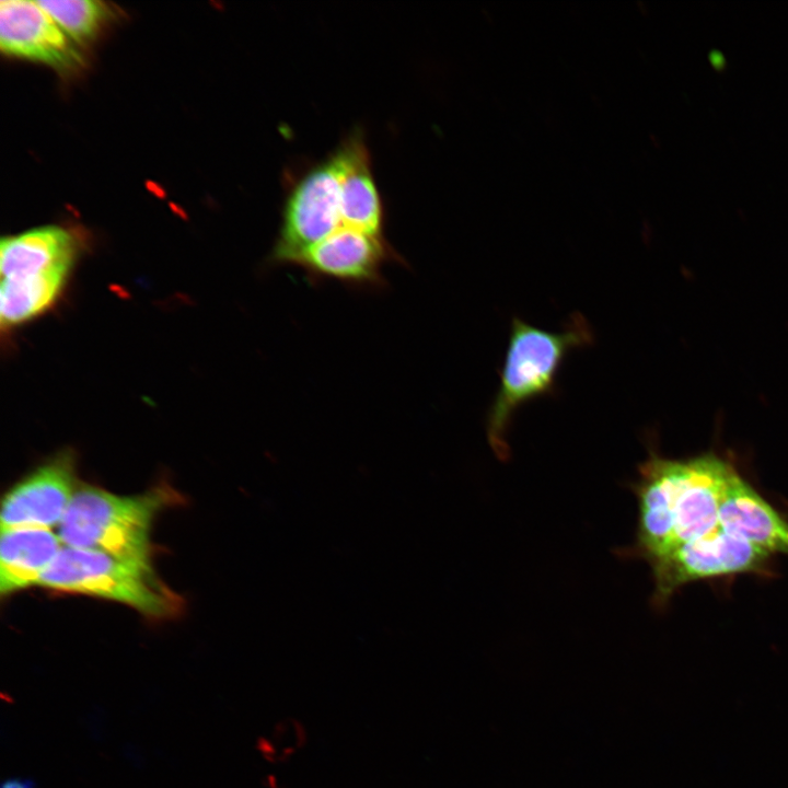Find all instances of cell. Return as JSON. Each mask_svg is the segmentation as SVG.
I'll use <instances>...</instances> for the list:
<instances>
[{"label": "cell", "mask_w": 788, "mask_h": 788, "mask_svg": "<svg viewBox=\"0 0 788 788\" xmlns=\"http://www.w3.org/2000/svg\"><path fill=\"white\" fill-rule=\"evenodd\" d=\"M63 544L47 528L1 530L0 593L2 596L38 583Z\"/></svg>", "instance_id": "obj_13"}, {"label": "cell", "mask_w": 788, "mask_h": 788, "mask_svg": "<svg viewBox=\"0 0 788 788\" xmlns=\"http://www.w3.org/2000/svg\"><path fill=\"white\" fill-rule=\"evenodd\" d=\"M178 499L177 493L166 485L134 496L82 485L77 488L57 534L65 546L150 564L152 521Z\"/></svg>", "instance_id": "obj_3"}, {"label": "cell", "mask_w": 788, "mask_h": 788, "mask_svg": "<svg viewBox=\"0 0 788 788\" xmlns=\"http://www.w3.org/2000/svg\"><path fill=\"white\" fill-rule=\"evenodd\" d=\"M332 154L339 174L343 228L384 236V205L363 132L354 130Z\"/></svg>", "instance_id": "obj_11"}, {"label": "cell", "mask_w": 788, "mask_h": 788, "mask_svg": "<svg viewBox=\"0 0 788 788\" xmlns=\"http://www.w3.org/2000/svg\"><path fill=\"white\" fill-rule=\"evenodd\" d=\"M772 555L720 526L650 560L652 604L664 607L682 587L707 579L763 572Z\"/></svg>", "instance_id": "obj_5"}, {"label": "cell", "mask_w": 788, "mask_h": 788, "mask_svg": "<svg viewBox=\"0 0 788 788\" xmlns=\"http://www.w3.org/2000/svg\"><path fill=\"white\" fill-rule=\"evenodd\" d=\"M77 490L74 461L60 454L37 467L4 496L1 530L59 525Z\"/></svg>", "instance_id": "obj_7"}, {"label": "cell", "mask_w": 788, "mask_h": 788, "mask_svg": "<svg viewBox=\"0 0 788 788\" xmlns=\"http://www.w3.org/2000/svg\"><path fill=\"white\" fill-rule=\"evenodd\" d=\"M586 317L572 314L563 331L548 332L512 317L500 383L486 416L488 443L499 460L510 454L508 432L524 404L556 391V379L567 356L593 343Z\"/></svg>", "instance_id": "obj_2"}, {"label": "cell", "mask_w": 788, "mask_h": 788, "mask_svg": "<svg viewBox=\"0 0 788 788\" xmlns=\"http://www.w3.org/2000/svg\"><path fill=\"white\" fill-rule=\"evenodd\" d=\"M0 45L3 53L69 71L82 63L80 51L37 1L0 3Z\"/></svg>", "instance_id": "obj_10"}, {"label": "cell", "mask_w": 788, "mask_h": 788, "mask_svg": "<svg viewBox=\"0 0 788 788\" xmlns=\"http://www.w3.org/2000/svg\"><path fill=\"white\" fill-rule=\"evenodd\" d=\"M718 525L770 555H788L787 520L737 467L731 472L722 495Z\"/></svg>", "instance_id": "obj_12"}, {"label": "cell", "mask_w": 788, "mask_h": 788, "mask_svg": "<svg viewBox=\"0 0 788 788\" xmlns=\"http://www.w3.org/2000/svg\"><path fill=\"white\" fill-rule=\"evenodd\" d=\"M37 586L116 601L158 619L173 617L183 607L182 598L151 564L65 545Z\"/></svg>", "instance_id": "obj_4"}, {"label": "cell", "mask_w": 788, "mask_h": 788, "mask_svg": "<svg viewBox=\"0 0 788 788\" xmlns=\"http://www.w3.org/2000/svg\"><path fill=\"white\" fill-rule=\"evenodd\" d=\"M77 256L69 231L49 225L3 237L1 281L24 286H65Z\"/></svg>", "instance_id": "obj_9"}, {"label": "cell", "mask_w": 788, "mask_h": 788, "mask_svg": "<svg viewBox=\"0 0 788 788\" xmlns=\"http://www.w3.org/2000/svg\"><path fill=\"white\" fill-rule=\"evenodd\" d=\"M340 228L339 174L331 153L289 185L271 262L292 264L303 251Z\"/></svg>", "instance_id": "obj_6"}, {"label": "cell", "mask_w": 788, "mask_h": 788, "mask_svg": "<svg viewBox=\"0 0 788 788\" xmlns=\"http://www.w3.org/2000/svg\"><path fill=\"white\" fill-rule=\"evenodd\" d=\"M1 788H34L33 781L28 779H9L4 781Z\"/></svg>", "instance_id": "obj_15"}, {"label": "cell", "mask_w": 788, "mask_h": 788, "mask_svg": "<svg viewBox=\"0 0 788 788\" xmlns=\"http://www.w3.org/2000/svg\"><path fill=\"white\" fill-rule=\"evenodd\" d=\"M734 467L714 451L673 459L650 450L630 485L638 503L635 542L615 553L649 563L718 528L722 495Z\"/></svg>", "instance_id": "obj_1"}, {"label": "cell", "mask_w": 788, "mask_h": 788, "mask_svg": "<svg viewBox=\"0 0 788 788\" xmlns=\"http://www.w3.org/2000/svg\"><path fill=\"white\" fill-rule=\"evenodd\" d=\"M396 254L384 236L340 228L303 251L292 265L309 274L355 285L382 282V267Z\"/></svg>", "instance_id": "obj_8"}, {"label": "cell", "mask_w": 788, "mask_h": 788, "mask_svg": "<svg viewBox=\"0 0 788 788\" xmlns=\"http://www.w3.org/2000/svg\"><path fill=\"white\" fill-rule=\"evenodd\" d=\"M61 31L76 43L94 37L106 18V8L100 1L61 0L37 1Z\"/></svg>", "instance_id": "obj_14"}]
</instances>
